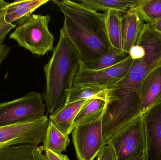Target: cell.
Listing matches in <instances>:
<instances>
[{"label":"cell","mask_w":161,"mask_h":160,"mask_svg":"<svg viewBox=\"0 0 161 160\" xmlns=\"http://www.w3.org/2000/svg\"><path fill=\"white\" fill-rule=\"evenodd\" d=\"M53 2L64 15L61 29L77 49L81 63L96 60L110 50L105 13L94 11L75 1Z\"/></svg>","instance_id":"1"},{"label":"cell","mask_w":161,"mask_h":160,"mask_svg":"<svg viewBox=\"0 0 161 160\" xmlns=\"http://www.w3.org/2000/svg\"><path fill=\"white\" fill-rule=\"evenodd\" d=\"M97 160H118L114 150L109 143H106L97 156Z\"/></svg>","instance_id":"23"},{"label":"cell","mask_w":161,"mask_h":160,"mask_svg":"<svg viewBox=\"0 0 161 160\" xmlns=\"http://www.w3.org/2000/svg\"><path fill=\"white\" fill-rule=\"evenodd\" d=\"M130 160H146L145 152H142L138 154Z\"/></svg>","instance_id":"27"},{"label":"cell","mask_w":161,"mask_h":160,"mask_svg":"<svg viewBox=\"0 0 161 160\" xmlns=\"http://www.w3.org/2000/svg\"><path fill=\"white\" fill-rule=\"evenodd\" d=\"M45 156L47 160H70L66 155L58 154L50 150L45 151Z\"/></svg>","instance_id":"24"},{"label":"cell","mask_w":161,"mask_h":160,"mask_svg":"<svg viewBox=\"0 0 161 160\" xmlns=\"http://www.w3.org/2000/svg\"><path fill=\"white\" fill-rule=\"evenodd\" d=\"M53 55L44 66L45 86L42 98L48 113L66 104L68 93L81 65L80 55L62 29Z\"/></svg>","instance_id":"2"},{"label":"cell","mask_w":161,"mask_h":160,"mask_svg":"<svg viewBox=\"0 0 161 160\" xmlns=\"http://www.w3.org/2000/svg\"><path fill=\"white\" fill-rule=\"evenodd\" d=\"M150 24L155 31L161 34V18Z\"/></svg>","instance_id":"26"},{"label":"cell","mask_w":161,"mask_h":160,"mask_svg":"<svg viewBox=\"0 0 161 160\" xmlns=\"http://www.w3.org/2000/svg\"><path fill=\"white\" fill-rule=\"evenodd\" d=\"M10 50V47L8 45L3 44L0 45V65L7 57Z\"/></svg>","instance_id":"25"},{"label":"cell","mask_w":161,"mask_h":160,"mask_svg":"<svg viewBox=\"0 0 161 160\" xmlns=\"http://www.w3.org/2000/svg\"><path fill=\"white\" fill-rule=\"evenodd\" d=\"M136 8L142 20L147 23L161 18V0H140Z\"/></svg>","instance_id":"21"},{"label":"cell","mask_w":161,"mask_h":160,"mask_svg":"<svg viewBox=\"0 0 161 160\" xmlns=\"http://www.w3.org/2000/svg\"><path fill=\"white\" fill-rule=\"evenodd\" d=\"M48 2V0H29L16 1L9 3L6 10V21L8 23L13 24L16 22L19 24Z\"/></svg>","instance_id":"13"},{"label":"cell","mask_w":161,"mask_h":160,"mask_svg":"<svg viewBox=\"0 0 161 160\" xmlns=\"http://www.w3.org/2000/svg\"><path fill=\"white\" fill-rule=\"evenodd\" d=\"M42 149L50 150L58 154L66 151L70 143L69 135L63 134L51 121L49 120L48 128L43 142Z\"/></svg>","instance_id":"18"},{"label":"cell","mask_w":161,"mask_h":160,"mask_svg":"<svg viewBox=\"0 0 161 160\" xmlns=\"http://www.w3.org/2000/svg\"><path fill=\"white\" fill-rule=\"evenodd\" d=\"M105 110L106 107L92 122L74 128L73 143L78 160H93L106 144L102 132V117Z\"/></svg>","instance_id":"7"},{"label":"cell","mask_w":161,"mask_h":160,"mask_svg":"<svg viewBox=\"0 0 161 160\" xmlns=\"http://www.w3.org/2000/svg\"><path fill=\"white\" fill-rule=\"evenodd\" d=\"M8 4L3 0H0V45L3 44L9 32L16 27L15 24L8 23L5 20L6 10Z\"/></svg>","instance_id":"22"},{"label":"cell","mask_w":161,"mask_h":160,"mask_svg":"<svg viewBox=\"0 0 161 160\" xmlns=\"http://www.w3.org/2000/svg\"><path fill=\"white\" fill-rule=\"evenodd\" d=\"M0 160H47L40 147L22 144L0 149Z\"/></svg>","instance_id":"15"},{"label":"cell","mask_w":161,"mask_h":160,"mask_svg":"<svg viewBox=\"0 0 161 160\" xmlns=\"http://www.w3.org/2000/svg\"><path fill=\"white\" fill-rule=\"evenodd\" d=\"M50 21L49 15H31L18 24L9 39L33 54L45 55L54 49V37L48 27Z\"/></svg>","instance_id":"3"},{"label":"cell","mask_w":161,"mask_h":160,"mask_svg":"<svg viewBox=\"0 0 161 160\" xmlns=\"http://www.w3.org/2000/svg\"><path fill=\"white\" fill-rule=\"evenodd\" d=\"M140 0H79L76 1L85 7L94 11H104L115 10L125 13L130 8L136 7Z\"/></svg>","instance_id":"16"},{"label":"cell","mask_w":161,"mask_h":160,"mask_svg":"<svg viewBox=\"0 0 161 160\" xmlns=\"http://www.w3.org/2000/svg\"><path fill=\"white\" fill-rule=\"evenodd\" d=\"M48 124L45 116L32 122L0 127V149L22 144L38 146L44 141Z\"/></svg>","instance_id":"6"},{"label":"cell","mask_w":161,"mask_h":160,"mask_svg":"<svg viewBox=\"0 0 161 160\" xmlns=\"http://www.w3.org/2000/svg\"><path fill=\"white\" fill-rule=\"evenodd\" d=\"M122 23L123 50L125 53L129 54L130 49L136 45L145 23L136 7L122 16Z\"/></svg>","instance_id":"12"},{"label":"cell","mask_w":161,"mask_h":160,"mask_svg":"<svg viewBox=\"0 0 161 160\" xmlns=\"http://www.w3.org/2000/svg\"><path fill=\"white\" fill-rule=\"evenodd\" d=\"M105 14L106 31L111 48L120 53H125L123 50L122 13L110 10Z\"/></svg>","instance_id":"14"},{"label":"cell","mask_w":161,"mask_h":160,"mask_svg":"<svg viewBox=\"0 0 161 160\" xmlns=\"http://www.w3.org/2000/svg\"><path fill=\"white\" fill-rule=\"evenodd\" d=\"M146 160H161V102L142 114Z\"/></svg>","instance_id":"9"},{"label":"cell","mask_w":161,"mask_h":160,"mask_svg":"<svg viewBox=\"0 0 161 160\" xmlns=\"http://www.w3.org/2000/svg\"><path fill=\"white\" fill-rule=\"evenodd\" d=\"M128 55L129 54L120 53L111 48L106 54L96 60L81 63V66L88 69L100 70L116 65L123 61Z\"/></svg>","instance_id":"20"},{"label":"cell","mask_w":161,"mask_h":160,"mask_svg":"<svg viewBox=\"0 0 161 160\" xmlns=\"http://www.w3.org/2000/svg\"><path fill=\"white\" fill-rule=\"evenodd\" d=\"M133 62V59L129 54L116 65L100 70L88 69L80 65L74 85H93L108 89L127 74Z\"/></svg>","instance_id":"8"},{"label":"cell","mask_w":161,"mask_h":160,"mask_svg":"<svg viewBox=\"0 0 161 160\" xmlns=\"http://www.w3.org/2000/svg\"><path fill=\"white\" fill-rule=\"evenodd\" d=\"M89 101H80L65 104L51 114L49 120L63 134L69 135L73 130L74 124L77 115Z\"/></svg>","instance_id":"11"},{"label":"cell","mask_w":161,"mask_h":160,"mask_svg":"<svg viewBox=\"0 0 161 160\" xmlns=\"http://www.w3.org/2000/svg\"><path fill=\"white\" fill-rule=\"evenodd\" d=\"M106 106V101L101 99H93L89 101L77 115L74 127L93 121L104 111Z\"/></svg>","instance_id":"19"},{"label":"cell","mask_w":161,"mask_h":160,"mask_svg":"<svg viewBox=\"0 0 161 160\" xmlns=\"http://www.w3.org/2000/svg\"><path fill=\"white\" fill-rule=\"evenodd\" d=\"M112 147L118 160H130L146 151V138L142 115L117 132L106 143Z\"/></svg>","instance_id":"5"},{"label":"cell","mask_w":161,"mask_h":160,"mask_svg":"<svg viewBox=\"0 0 161 160\" xmlns=\"http://www.w3.org/2000/svg\"><path fill=\"white\" fill-rule=\"evenodd\" d=\"M40 93L30 92L19 98L0 103V127L32 122L45 116Z\"/></svg>","instance_id":"4"},{"label":"cell","mask_w":161,"mask_h":160,"mask_svg":"<svg viewBox=\"0 0 161 160\" xmlns=\"http://www.w3.org/2000/svg\"><path fill=\"white\" fill-rule=\"evenodd\" d=\"M141 114L161 102V66L154 69L142 83L140 88Z\"/></svg>","instance_id":"10"},{"label":"cell","mask_w":161,"mask_h":160,"mask_svg":"<svg viewBox=\"0 0 161 160\" xmlns=\"http://www.w3.org/2000/svg\"><path fill=\"white\" fill-rule=\"evenodd\" d=\"M108 89L93 85H74L68 93L66 104L80 101L101 99L106 101Z\"/></svg>","instance_id":"17"}]
</instances>
